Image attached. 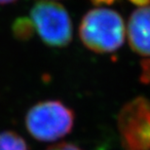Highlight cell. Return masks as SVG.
I'll list each match as a JSON object with an SVG mask.
<instances>
[{
	"mask_svg": "<svg viewBox=\"0 0 150 150\" xmlns=\"http://www.w3.org/2000/svg\"><path fill=\"white\" fill-rule=\"evenodd\" d=\"M79 37L84 46L92 52L113 53L125 42V22L121 15L112 9H92L81 20Z\"/></svg>",
	"mask_w": 150,
	"mask_h": 150,
	"instance_id": "6da1fadb",
	"label": "cell"
},
{
	"mask_svg": "<svg viewBox=\"0 0 150 150\" xmlns=\"http://www.w3.org/2000/svg\"><path fill=\"white\" fill-rule=\"evenodd\" d=\"M32 28L50 47H65L72 40L73 28L69 14L64 6L51 0H41L31 8Z\"/></svg>",
	"mask_w": 150,
	"mask_h": 150,
	"instance_id": "7a4b0ae2",
	"label": "cell"
},
{
	"mask_svg": "<svg viewBox=\"0 0 150 150\" xmlns=\"http://www.w3.org/2000/svg\"><path fill=\"white\" fill-rule=\"evenodd\" d=\"M25 125L34 139L52 142L61 139L71 130L73 113L58 100L42 101L29 109Z\"/></svg>",
	"mask_w": 150,
	"mask_h": 150,
	"instance_id": "3957f363",
	"label": "cell"
},
{
	"mask_svg": "<svg viewBox=\"0 0 150 150\" xmlns=\"http://www.w3.org/2000/svg\"><path fill=\"white\" fill-rule=\"evenodd\" d=\"M126 35L134 53L150 59V5L139 7L131 14Z\"/></svg>",
	"mask_w": 150,
	"mask_h": 150,
	"instance_id": "277c9868",
	"label": "cell"
},
{
	"mask_svg": "<svg viewBox=\"0 0 150 150\" xmlns=\"http://www.w3.org/2000/svg\"><path fill=\"white\" fill-rule=\"evenodd\" d=\"M0 150H28L23 137L13 132L0 133Z\"/></svg>",
	"mask_w": 150,
	"mask_h": 150,
	"instance_id": "5b68a950",
	"label": "cell"
},
{
	"mask_svg": "<svg viewBox=\"0 0 150 150\" xmlns=\"http://www.w3.org/2000/svg\"><path fill=\"white\" fill-rule=\"evenodd\" d=\"M140 80L150 85V59H144L140 64Z\"/></svg>",
	"mask_w": 150,
	"mask_h": 150,
	"instance_id": "8992f818",
	"label": "cell"
},
{
	"mask_svg": "<svg viewBox=\"0 0 150 150\" xmlns=\"http://www.w3.org/2000/svg\"><path fill=\"white\" fill-rule=\"evenodd\" d=\"M47 150H81V149L76 147L73 144H69V143H59V144L54 145Z\"/></svg>",
	"mask_w": 150,
	"mask_h": 150,
	"instance_id": "52a82bcc",
	"label": "cell"
},
{
	"mask_svg": "<svg viewBox=\"0 0 150 150\" xmlns=\"http://www.w3.org/2000/svg\"><path fill=\"white\" fill-rule=\"evenodd\" d=\"M131 3L139 7H144V6L150 5V0H129Z\"/></svg>",
	"mask_w": 150,
	"mask_h": 150,
	"instance_id": "ba28073f",
	"label": "cell"
},
{
	"mask_svg": "<svg viewBox=\"0 0 150 150\" xmlns=\"http://www.w3.org/2000/svg\"><path fill=\"white\" fill-rule=\"evenodd\" d=\"M91 1L97 5H110L113 4L116 0H91Z\"/></svg>",
	"mask_w": 150,
	"mask_h": 150,
	"instance_id": "9c48e42d",
	"label": "cell"
},
{
	"mask_svg": "<svg viewBox=\"0 0 150 150\" xmlns=\"http://www.w3.org/2000/svg\"><path fill=\"white\" fill-rule=\"evenodd\" d=\"M17 0H0V5H4V4H9V3L15 2Z\"/></svg>",
	"mask_w": 150,
	"mask_h": 150,
	"instance_id": "30bf717a",
	"label": "cell"
}]
</instances>
